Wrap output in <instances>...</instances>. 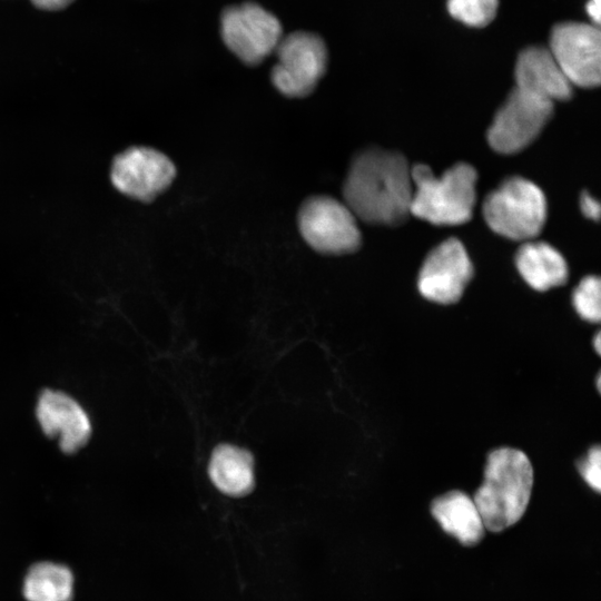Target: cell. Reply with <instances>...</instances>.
<instances>
[{"mask_svg":"<svg viewBox=\"0 0 601 601\" xmlns=\"http://www.w3.org/2000/svg\"><path fill=\"white\" fill-rule=\"evenodd\" d=\"M587 12L595 26H598L600 22V0H589L587 3Z\"/></svg>","mask_w":601,"mask_h":601,"instance_id":"603a6c76","label":"cell"},{"mask_svg":"<svg viewBox=\"0 0 601 601\" xmlns=\"http://www.w3.org/2000/svg\"><path fill=\"white\" fill-rule=\"evenodd\" d=\"M515 265L523 279L535 290H548L568 280L565 259L548 243L525 242L516 252Z\"/></svg>","mask_w":601,"mask_h":601,"instance_id":"2e32d148","label":"cell"},{"mask_svg":"<svg viewBox=\"0 0 601 601\" xmlns=\"http://www.w3.org/2000/svg\"><path fill=\"white\" fill-rule=\"evenodd\" d=\"M32 3L42 10H60L68 7L73 0H31Z\"/></svg>","mask_w":601,"mask_h":601,"instance_id":"7402d4cb","label":"cell"},{"mask_svg":"<svg viewBox=\"0 0 601 601\" xmlns=\"http://www.w3.org/2000/svg\"><path fill=\"white\" fill-rule=\"evenodd\" d=\"M72 572L62 564L40 562L32 565L23 583L27 601H71Z\"/></svg>","mask_w":601,"mask_h":601,"instance_id":"e0dca14e","label":"cell"},{"mask_svg":"<svg viewBox=\"0 0 601 601\" xmlns=\"http://www.w3.org/2000/svg\"><path fill=\"white\" fill-rule=\"evenodd\" d=\"M298 227L305 242L322 254H347L361 245L356 217L345 203L328 196H314L302 205Z\"/></svg>","mask_w":601,"mask_h":601,"instance_id":"5b68a950","label":"cell"},{"mask_svg":"<svg viewBox=\"0 0 601 601\" xmlns=\"http://www.w3.org/2000/svg\"><path fill=\"white\" fill-rule=\"evenodd\" d=\"M580 208L583 215L592 220H599L600 205L588 193H582L580 197Z\"/></svg>","mask_w":601,"mask_h":601,"instance_id":"44dd1931","label":"cell"},{"mask_svg":"<svg viewBox=\"0 0 601 601\" xmlns=\"http://www.w3.org/2000/svg\"><path fill=\"white\" fill-rule=\"evenodd\" d=\"M573 305L585 321L598 323L601 317V284L597 276L584 277L573 292Z\"/></svg>","mask_w":601,"mask_h":601,"instance_id":"d6986e66","label":"cell"},{"mask_svg":"<svg viewBox=\"0 0 601 601\" xmlns=\"http://www.w3.org/2000/svg\"><path fill=\"white\" fill-rule=\"evenodd\" d=\"M515 88L555 102L572 95V85L564 76L550 50L529 47L521 51L515 63Z\"/></svg>","mask_w":601,"mask_h":601,"instance_id":"4fadbf2b","label":"cell"},{"mask_svg":"<svg viewBox=\"0 0 601 601\" xmlns=\"http://www.w3.org/2000/svg\"><path fill=\"white\" fill-rule=\"evenodd\" d=\"M36 415L42 432L56 440L65 454L78 452L91 437L92 426L86 411L61 391L43 390L38 398Z\"/></svg>","mask_w":601,"mask_h":601,"instance_id":"7c38bea8","label":"cell"},{"mask_svg":"<svg viewBox=\"0 0 601 601\" xmlns=\"http://www.w3.org/2000/svg\"><path fill=\"white\" fill-rule=\"evenodd\" d=\"M482 210L493 231L513 240L529 242L544 226L546 200L535 184L515 176L486 196Z\"/></svg>","mask_w":601,"mask_h":601,"instance_id":"277c9868","label":"cell"},{"mask_svg":"<svg viewBox=\"0 0 601 601\" xmlns=\"http://www.w3.org/2000/svg\"><path fill=\"white\" fill-rule=\"evenodd\" d=\"M176 176L173 161L149 147H130L117 155L111 165L112 186L140 201H150L165 191Z\"/></svg>","mask_w":601,"mask_h":601,"instance_id":"30bf717a","label":"cell"},{"mask_svg":"<svg viewBox=\"0 0 601 601\" xmlns=\"http://www.w3.org/2000/svg\"><path fill=\"white\" fill-rule=\"evenodd\" d=\"M413 196L410 214L434 225H461L471 219L476 170L459 162L436 177L424 164L411 167Z\"/></svg>","mask_w":601,"mask_h":601,"instance_id":"3957f363","label":"cell"},{"mask_svg":"<svg viewBox=\"0 0 601 601\" xmlns=\"http://www.w3.org/2000/svg\"><path fill=\"white\" fill-rule=\"evenodd\" d=\"M600 382H601V377H600V375H598V377H597V388H598V391H600V387H601Z\"/></svg>","mask_w":601,"mask_h":601,"instance_id":"d4e9b609","label":"cell"},{"mask_svg":"<svg viewBox=\"0 0 601 601\" xmlns=\"http://www.w3.org/2000/svg\"><path fill=\"white\" fill-rule=\"evenodd\" d=\"M533 480V467L524 452L499 447L489 453L483 482L473 495L485 530L502 532L523 516Z\"/></svg>","mask_w":601,"mask_h":601,"instance_id":"7a4b0ae2","label":"cell"},{"mask_svg":"<svg viewBox=\"0 0 601 601\" xmlns=\"http://www.w3.org/2000/svg\"><path fill=\"white\" fill-rule=\"evenodd\" d=\"M473 276V265L463 244L450 238L428 253L420 269L417 287L422 296L439 304L460 300Z\"/></svg>","mask_w":601,"mask_h":601,"instance_id":"8fae6325","label":"cell"},{"mask_svg":"<svg viewBox=\"0 0 601 601\" xmlns=\"http://www.w3.org/2000/svg\"><path fill=\"white\" fill-rule=\"evenodd\" d=\"M578 469L583 480L597 492L601 490V450L599 445L592 446L587 456L582 459Z\"/></svg>","mask_w":601,"mask_h":601,"instance_id":"ffe728a7","label":"cell"},{"mask_svg":"<svg viewBox=\"0 0 601 601\" xmlns=\"http://www.w3.org/2000/svg\"><path fill=\"white\" fill-rule=\"evenodd\" d=\"M208 474L214 486L223 494L245 496L255 484L253 456L239 446L220 444L211 453Z\"/></svg>","mask_w":601,"mask_h":601,"instance_id":"9a60e30c","label":"cell"},{"mask_svg":"<svg viewBox=\"0 0 601 601\" xmlns=\"http://www.w3.org/2000/svg\"><path fill=\"white\" fill-rule=\"evenodd\" d=\"M226 46L245 63L264 60L282 39L278 19L256 3L227 8L221 16Z\"/></svg>","mask_w":601,"mask_h":601,"instance_id":"9c48e42d","label":"cell"},{"mask_svg":"<svg viewBox=\"0 0 601 601\" xmlns=\"http://www.w3.org/2000/svg\"><path fill=\"white\" fill-rule=\"evenodd\" d=\"M553 105L514 87L489 127V145L493 150L505 155L524 149L551 118Z\"/></svg>","mask_w":601,"mask_h":601,"instance_id":"52a82bcc","label":"cell"},{"mask_svg":"<svg viewBox=\"0 0 601 601\" xmlns=\"http://www.w3.org/2000/svg\"><path fill=\"white\" fill-rule=\"evenodd\" d=\"M593 346L595 348V352L600 354L601 352V334L600 332L597 333L594 339H593Z\"/></svg>","mask_w":601,"mask_h":601,"instance_id":"cb8c5ba5","label":"cell"},{"mask_svg":"<svg viewBox=\"0 0 601 601\" xmlns=\"http://www.w3.org/2000/svg\"><path fill=\"white\" fill-rule=\"evenodd\" d=\"M499 0H447L450 14L470 27H485L495 17Z\"/></svg>","mask_w":601,"mask_h":601,"instance_id":"ac0fdd59","label":"cell"},{"mask_svg":"<svg viewBox=\"0 0 601 601\" xmlns=\"http://www.w3.org/2000/svg\"><path fill=\"white\" fill-rule=\"evenodd\" d=\"M431 514L463 545H475L484 536L485 528L473 497L462 491H450L434 499Z\"/></svg>","mask_w":601,"mask_h":601,"instance_id":"5bb4252c","label":"cell"},{"mask_svg":"<svg viewBox=\"0 0 601 601\" xmlns=\"http://www.w3.org/2000/svg\"><path fill=\"white\" fill-rule=\"evenodd\" d=\"M345 205L368 224L397 225L411 214L413 181L406 158L367 149L357 155L343 186Z\"/></svg>","mask_w":601,"mask_h":601,"instance_id":"6da1fadb","label":"cell"},{"mask_svg":"<svg viewBox=\"0 0 601 601\" xmlns=\"http://www.w3.org/2000/svg\"><path fill=\"white\" fill-rule=\"evenodd\" d=\"M275 50L274 86L287 97L309 95L326 70L324 41L315 33L296 31L282 38Z\"/></svg>","mask_w":601,"mask_h":601,"instance_id":"8992f818","label":"cell"},{"mask_svg":"<svg viewBox=\"0 0 601 601\" xmlns=\"http://www.w3.org/2000/svg\"><path fill=\"white\" fill-rule=\"evenodd\" d=\"M549 50L572 86H599L601 37L598 26L583 22L559 23L551 31Z\"/></svg>","mask_w":601,"mask_h":601,"instance_id":"ba28073f","label":"cell"}]
</instances>
